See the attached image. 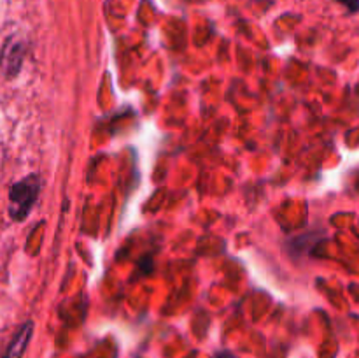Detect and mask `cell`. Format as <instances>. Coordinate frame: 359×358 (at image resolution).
I'll return each mask as SVG.
<instances>
[{"label":"cell","instance_id":"4","mask_svg":"<svg viewBox=\"0 0 359 358\" xmlns=\"http://www.w3.org/2000/svg\"><path fill=\"white\" fill-rule=\"evenodd\" d=\"M339 2H342L344 6L349 7L351 11H358L359 9V0H339Z\"/></svg>","mask_w":359,"mask_h":358},{"label":"cell","instance_id":"3","mask_svg":"<svg viewBox=\"0 0 359 358\" xmlns=\"http://www.w3.org/2000/svg\"><path fill=\"white\" fill-rule=\"evenodd\" d=\"M32 332H34V323L32 321L25 323V325L21 326L20 332H18V336L14 337L13 343H11L9 350H7V353L4 354V358H21V354H23L25 350H27L28 343H30Z\"/></svg>","mask_w":359,"mask_h":358},{"label":"cell","instance_id":"1","mask_svg":"<svg viewBox=\"0 0 359 358\" xmlns=\"http://www.w3.org/2000/svg\"><path fill=\"white\" fill-rule=\"evenodd\" d=\"M39 190H41V179H39L37 174L28 175L23 181L13 185L9 193V213L14 220L20 221L28 216V213L32 211V207H34L35 200L39 197Z\"/></svg>","mask_w":359,"mask_h":358},{"label":"cell","instance_id":"2","mask_svg":"<svg viewBox=\"0 0 359 358\" xmlns=\"http://www.w3.org/2000/svg\"><path fill=\"white\" fill-rule=\"evenodd\" d=\"M21 60H23V46L16 41L7 42L2 55V65L7 70V76H14L20 70Z\"/></svg>","mask_w":359,"mask_h":358},{"label":"cell","instance_id":"5","mask_svg":"<svg viewBox=\"0 0 359 358\" xmlns=\"http://www.w3.org/2000/svg\"><path fill=\"white\" fill-rule=\"evenodd\" d=\"M216 358H235V354H231L230 351H221L216 354Z\"/></svg>","mask_w":359,"mask_h":358}]
</instances>
